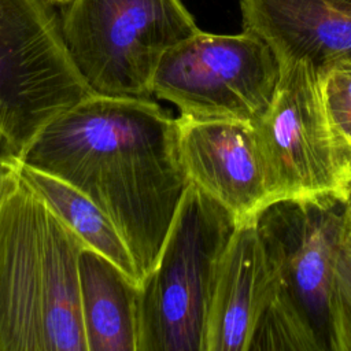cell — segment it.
<instances>
[{
  "label": "cell",
  "instance_id": "18",
  "mask_svg": "<svg viewBox=\"0 0 351 351\" xmlns=\"http://www.w3.org/2000/svg\"><path fill=\"white\" fill-rule=\"evenodd\" d=\"M329 1L333 3L335 5H339V7L351 10V0H329Z\"/></svg>",
  "mask_w": 351,
  "mask_h": 351
},
{
  "label": "cell",
  "instance_id": "1",
  "mask_svg": "<svg viewBox=\"0 0 351 351\" xmlns=\"http://www.w3.org/2000/svg\"><path fill=\"white\" fill-rule=\"evenodd\" d=\"M22 163L69 182L101 210L140 281L156 263L191 184L177 118L152 99L93 93L49 122Z\"/></svg>",
  "mask_w": 351,
  "mask_h": 351
},
{
  "label": "cell",
  "instance_id": "9",
  "mask_svg": "<svg viewBox=\"0 0 351 351\" xmlns=\"http://www.w3.org/2000/svg\"><path fill=\"white\" fill-rule=\"evenodd\" d=\"M177 122L191 184L226 208L237 225L258 219L274 197L254 126L185 117Z\"/></svg>",
  "mask_w": 351,
  "mask_h": 351
},
{
  "label": "cell",
  "instance_id": "4",
  "mask_svg": "<svg viewBox=\"0 0 351 351\" xmlns=\"http://www.w3.org/2000/svg\"><path fill=\"white\" fill-rule=\"evenodd\" d=\"M60 29L96 95L151 99L163 55L200 27L181 0H70Z\"/></svg>",
  "mask_w": 351,
  "mask_h": 351
},
{
  "label": "cell",
  "instance_id": "5",
  "mask_svg": "<svg viewBox=\"0 0 351 351\" xmlns=\"http://www.w3.org/2000/svg\"><path fill=\"white\" fill-rule=\"evenodd\" d=\"M92 95L55 7L0 0V129L22 152L58 115Z\"/></svg>",
  "mask_w": 351,
  "mask_h": 351
},
{
  "label": "cell",
  "instance_id": "19",
  "mask_svg": "<svg viewBox=\"0 0 351 351\" xmlns=\"http://www.w3.org/2000/svg\"><path fill=\"white\" fill-rule=\"evenodd\" d=\"M43 1H45L47 4H49V5H52V7H63V5H66L70 0H43Z\"/></svg>",
  "mask_w": 351,
  "mask_h": 351
},
{
  "label": "cell",
  "instance_id": "12",
  "mask_svg": "<svg viewBox=\"0 0 351 351\" xmlns=\"http://www.w3.org/2000/svg\"><path fill=\"white\" fill-rule=\"evenodd\" d=\"M138 284L90 247L80 255V300L88 351H137Z\"/></svg>",
  "mask_w": 351,
  "mask_h": 351
},
{
  "label": "cell",
  "instance_id": "7",
  "mask_svg": "<svg viewBox=\"0 0 351 351\" xmlns=\"http://www.w3.org/2000/svg\"><path fill=\"white\" fill-rule=\"evenodd\" d=\"M273 99L254 125L274 203L341 202L351 162L339 145L324 106L317 67L306 60L278 63Z\"/></svg>",
  "mask_w": 351,
  "mask_h": 351
},
{
  "label": "cell",
  "instance_id": "14",
  "mask_svg": "<svg viewBox=\"0 0 351 351\" xmlns=\"http://www.w3.org/2000/svg\"><path fill=\"white\" fill-rule=\"evenodd\" d=\"M317 71L330 128L351 162V59H330Z\"/></svg>",
  "mask_w": 351,
  "mask_h": 351
},
{
  "label": "cell",
  "instance_id": "11",
  "mask_svg": "<svg viewBox=\"0 0 351 351\" xmlns=\"http://www.w3.org/2000/svg\"><path fill=\"white\" fill-rule=\"evenodd\" d=\"M243 30L261 37L278 63L306 60L317 69L351 59V10L329 0H239Z\"/></svg>",
  "mask_w": 351,
  "mask_h": 351
},
{
  "label": "cell",
  "instance_id": "8",
  "mask_svg": "<svg viewBox=\"0 0 351 351\" xmlns=\"http://www.w3.org/2000/svg\"><path fill=\"white\" fill-rule=\"evenodd\" d=\"M344 226L341 202L280 200L258 218L267 261L311 325L322 351L332 344L335 263Z\"/></svg>",
  "mask_w": 351,
  "mask_h": 351
},
{
  "label": "cell",
  "instance_id": "10",
  "mask_svg": "<svg viewBox=\"0 0 351 351\" xmlns=\"http://www.w3.org/2000/svg\"><path fill=\"white\" fill-rule=\"evenodd\" d=\"M269 277L258 219L237 225L217 269L204 351H250Z\"/></svg>",
  "mask_w": 351,
  "mask_h": 351
},
{
  "label": "cell",
  "instance_id": "17",
  "mask_svg": "<svg viewBox=\"0 0 351 351\" xmlns=\"http://www.w3.org/2000/svg\"><path fill=\"white\" fill-rule=\"evenodd\" d=\"M341 207H343V215H344L346 222H348L351 225V180L346 189V195L341 200Z\"/></svg>",
  "mask_w": 351,
  "mask_h": 351
},
{
  "label": "cell",
  "instance_id": "13",
  "mask_svg": "<svg viewBox=\"0 0 351 351\" xmlns=\"http://www.w3.org/2000/svg\"><path fill=\"white\" fill-rule=\"evenodd\" d=\"M21 180L45 202L86 247L103 254L137 284L140 282L133 258L121 234L85 193L69 182L27 165H22Z\"/></svg>",
  "mask_w": 351,
  "mask_h": 351
},
{
  "label": "cell",
  "instance_id": "6",
  "mask_svg": "<svg viewBox=\"0 0 351 351\" xmlns=\"http://www.w3.org/2000/svg\"><path fill=\"white\" fill-rule=\"evenodd\" d=\"M278 62L256 34H214L202 29L160 59L152 93L173 103L180 117L255 125L267 110Z\"/></svg>",
  "mask_w": 351,
  "mask_h": 351
},
{
  "label": "cell",
  "instance_id": "3",
  "mask_svg": "<svg viewBox=\"0 0 351 351\" xmlns=\"http://www.w3.org/2000/svg\"><path fill=\"white\" fill-rule=\"evenodd\" d=\"M236 226L189 184L156 263L138 282L137 351H204L217 269Z\"/></svg>",
  "mask_w": 351,
  "mask_h": 351
},
{
  "label": "cell",
  "instance_id": "2",
  "mask_svg": "<svg viewBox=\"0 0 351 351\" xmlns=\"http://www.w3.org/2000/svg\"><path fill=\"white\" fill-rule=\"evenodd\" d=\"M84 247L21 180L0 206V351H88L80 300Z\"/></svg>",
  "mask_w": 351,
  "mask_h": 351
},
{
  "label": "cell",
  "instance_id": "15",
  "mask_svg": "<svg viewBox=\"0 0 351 351\" xmlns=\"http://www.w3.org/2000/svg\"><path fill=\"white\" fill-rule=\"evenodd\" d=\"M330 351H351V225L346 219L335 263Z\"/></svg>",
  "mask_w": 351,
  "mask_h": 351
},
{
  "label": "cell",
  "instance_id": "16",
  "mask_svg": "<svg viewBox=\"0 0 351 351\" xmlns=\"http://www.w3.org/2000/svg\"><path fill=\"white\" fill-rule=\"evenodd\" d=\"M22 149L0 129V206L21 184Z\"/></svg>",
  "mask_w": 351,
  "mask_h": 351
}]
</instances>
